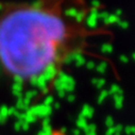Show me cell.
<instances>
[{
	"label": "cell",
	"instance_id": "6da1fadb",
	"mask_svg": "<svg viewBox=\"0 0 135 135\" xmlns=\"http://www.w3.org/2000/svg\"><path fill=\"white\" fill-rule=\"evenodd\" d=\"M60 1L15 8L0 20V63L15 82L46 88L62 63L82 53L85 31L63 17Z\"/></svg>",
	"mask_w": 135,
	"mask_h": 135
},
{
	"label": "cell",
	"instance_id": "7a4b0ae2",
	"mask_svg": "<svg viewBox=\"0 0 135 135\" xmlns=\"http://www.w3.org/2000/svg\"><path fill=\"white\" fill-rule=\"evenodd\" d=\"M74 63L78 67L83 66L84 64H86V57H85V55L83 53H77V54H75V56H74Z\"/></svg>",
	"mask_w": 135,
	"mask_h": 135
},
{
	"label": "cell",
	"instance_id": "3957f363",
	"mask_svg": "<svg viewBox=\"0 0 135 135\" xmlns=\"http://www.w3.org/2000/svg\"><path fill=\"white\" fill-rule=\"evenodd\" d=\"M120 20H121L120 17L116 16L115 14H110V15L108 16V18H105V19L103 20V22H104L105 25H115V23H118Z\"/></svg>",
	"mask_w": 135,
	"mask_h": 135
},
{
	"label": "cell",
	"instance_id": "277c9868",
	"mask_svg": "<svg viewBox=\"0 0 135 135\" xmlns=\"http://www.w3.org/2000/svg\"><path fill=\"white\" fill-rule=\"evenodd\" d=\"M100 51L103 54H111L113 52V45L110 44V43H104V44L101 45Z\"/></svg>",
	"mask_w": 135,
	"mask_h": 135
},
{
	"label": "cell",
	"instance_id": "5b68a950",
	"mask_svg": "<svg viewBox=\"0 0 135 135\" xmlns=\"http://www.w3.org/2000/svg\"><path fill=\"white\" fill-rule=\"evenodd\" d=\"M107 67H108V65H107L105 62H101L99 65L96 66V68H97V71H99V73H101V74H103V73H105Z\"/></svg>",
	"mask_w": 135,
	"mask_h": 135
},
{
	"label": "cell",
	"instance_id": "8992f818",
	"mask_svg": "<svg viewBox=\"0 0 135 135\" xmlns=\"http://www.w3.org/2000/svg\"><path fill=\"white\" fill-rule=\"evenodd\" d=\"M109 15H110V14H109L108 12H105V11H103V12H99V14H98V20H99V19L104 20L105 18H108Z\"/></svg>",
	"mask_w": 135,
	"mask_h": 135
},
{
	"label": "cell",
	"instance_id": "52a82bcc",
	"mask_svg": "<svg viewBox=\"0 0 135 135\" xmlns=\"http://www.w3.org/2000/svg\"><path fill=\"white\" fill-rule=\"evenodd\" d=\"M86 67H87V69L91 70L96 67V64L94 63V61H88V62H86Z\"/></svg>",
	"mask_w": 135,
	"mask_h": 135
},
{
	"label": "cell",
	"instance_id": "ba28073f",
	"mask_svg": "<svg viewBox=\"0 0 135 135\" xmlns=\"http://www.w3.org/2000/svg\"><path fill=\"white\" fill-rule=\"evenodd\" d=\"M118 26L121 28V29H128L129 28V23L127 21H123V20H120L118 22Z\"/></svg>",
	"mask_w": 135,
	"mask_h": 135
},
{
	"label": "cell",
	"instance_id": "9c48e42d",
	"mask_svg": "<svg viewBox=\"0 0 135 135\" xmlns=\"http://www.w3.org/2000/svg\"><path fill=\"white\" fill-rule=\"evenodd\" d=\"M100 1H98V0H93L91 1V7L93 9H99L100 8Z\"/></svg>",
	"mask_w": 135,
	"mask_h": 135
},
{
	"label": "cell",
	"instance_id": "30bf717a",
	"mask_svg": "<svg viewBox=\"0 0 135 135\" xmlns=\"http://www.w3.org/2000/svg\"><path fill=\"white\" fill-rule=\"evenodd\" d=\"M119 60H120V62L121 63H128L129 62V57L128 56H126V55H120V57H119Z\"/></svg>",
	"mask_w": 135,
	"mask_h": 135
},
{
	"label": "cell",
	"instance_id": "8fae6325",
	"mask_svg": "<svg viewBox=\"0 0 135 135\" xmlns=\"http://www.w3.org/2000/svg\"><path fill=\"white\" fill-rule=\"evenodd\" d=\"M121 13H122V11H121V10H119V9L115 11V15H116V16H118V17L121 15Z\"/></svg>",
	"mask_w": 135,
	"mask_h": 135
},
{
	"label": "cell",
	"instance_id": "7c38bea8",
	"mask_svg": "<svg viewBox=\"0 0 135 135\" xmlns=\"http://www.w3.org/2000/svg\"><path fill=\"white\" fill-rule=\"evenodd\" d=\"M132 57H133V60H134V61H135V52H134V53H133V54H132Z\"/></svg>",
	"mask_w": 135,
	"mask_h": 135
},
{
	"label": "cell",
	"instance_id": "4fadbf2b",
	"mask_svg": "<svg viewBox=\"0 0 135 135\" xmlns=\"http://www.w3.org/2000/svg\"><path fill=\"white\" fill-rule=\"evenodd\" d=\"M1 9H2V6H1V4H0V10H1Z\"/></svg>",
	"mask_w": 135,
	"mask_h": 135
}]
</instances>
